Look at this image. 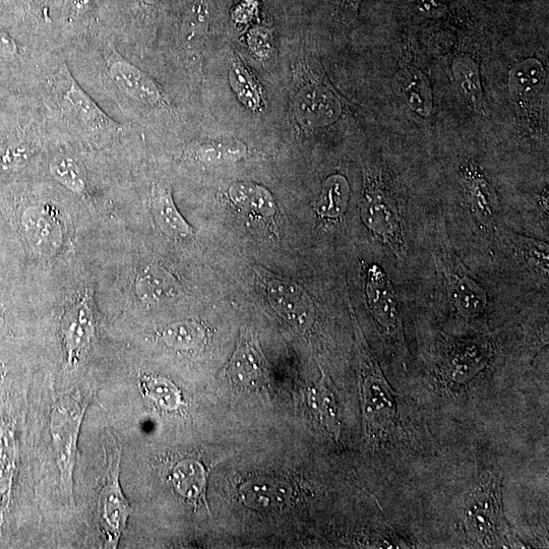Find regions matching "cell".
<instances>
[{
	"mask_svg": "<svg viewBox=\"0 0 549 549\" xmlns=\"http://www.w3.org/2000/svg\"><path fill=\"white\" fill-rule=\"evenodd\" d=\"M197 161L210 165L235 163L248 154V147L241 141L233 139L210 141L199 144L192 150Z\"/></svg>",
	"mask_w": 549,
	"mask_h": 549,
	"instance_id": "28",
	"label": "cell"
},
{
	"mask_svg": "<svg viewBox=\"0 0 549 549\" xmlns=\"http://www.w3.org/2000/svg\"><path fill=\"white\" fill-rule=\"evenodd\" d=\"M501 480L497 474L485 476L467 499L464 525L472 542L492 544L502 518Z\"/></svg>",
	"mask_w": 549,
	"mask_h": 549,
	"instance_id": "8",
	"label": "cell"
},
{
	"mask_svg": "<svg viewBox=\"0 0 549 549\" xmlns=\"http://www.w3.org/2000/svg\"><path fill=\"white\" fill-rule=\"evenodd\" d=\"M229 83L240 103L253 112L263 109L260 87L246 66L239 60L233 61L229 71Z\"/></svg>",
	"mask_w": 549,
	"mask_h": 549,
	"instance_id": "29",
	"label": "cell"
},
{
	"mask_svg": "<svg viewBox=\"0 0 549 549\" xmlns=\"http://www.w3.org/2000/svg\"><path fill=\"white\" fill-rule=\"evenodd\" d=\"M350 201V185L342 174H333L323 183L316 202V211L325 220L339 221L346 214Z\"/></svg>",
	"mask_w": 549,
	"mask_h": 549,
	"instance_id": "24",
	"label": "cell"
},
{
	"mask_svg": "<svg viewBox=\"0 0 549 549\" xmlns=\"http://www.w3.org/2000/svg\"><path fill=\"white\" fill-rule=\"evenodd\" d=\"M459 181L464 209L473 226L482 234H495L500 228L502 203L493 182L472 160L460 165Z\"/></svg>",
	"mask_w": 549,
	"mask_h": 549,
	"instance_id": "5",
	"label": "cell"
},
{
	"mask_svg": "<svg viewBox=\"0 0 549 549\" xmlns=\"http://www.w3.org/2000/svg\"><path fill=\"white\" fill-rule=\"evenodd\" d=\"M108 76L114 87L138 105L158 107L163 95L151 77L122 57H115L109 67Z\"/></svg>",
	"mask_w": 549,
	"mask_h": 549,
	"instance_id": "15",
	"label": "cell"
},
{
	"mask_svg": "<svg viewBox=\"0 0 549 549\" xmlns=\"http://www.w3.org/2000/svg\"><path fill=\"white\" fill-rule=\"evenodd\" d=\"M366 304L378 327L389 337L397 338L403 329L399 295L387 271L379 264H371L364 272Z\"/></svg>",
	"mask_w": 549,
	"mask_h": 549,
	"instance_id": "9",
	"label": "cell"
},
{
	"mask_svg": "<svg viewBox=\"0 0 549 549\" xmlns=\"http://www.w3.org/2000/svg\"><path fill=\"white\" fill-rule=\"evenodd\" d=\"M401 95L408 107L420 117L434 112V92L431 81L417 67L406 64L399 73Z\"/></svg>",
	"mask_w": 549,
	"mask_h": 549,
	"instance_id": "20",
	"label": "cell"
},
{
	"mask_svg": "<svg viewBox=\"0 0 549 549\" xmlns=\"http://www.w3.org/2000/svg\"><path fill=\"white\" fill-rule=\"evenodd\" d=\"M34 155L32 146L17 142L0 149V170L12 171L27 165Z\"/></svg>",
	"mask_w": 549,
	"mask_h": 549,
	"instance_id": "33",
	"label": "cell"
},
{
	"mask_svg": "<svg viewBox=\"0 0 549 549\" xmlns=\"http://www.w3.org/2000/svg\"><path fill=\"white\" fill-rule=\"evenodd\" d=\"M161 338L171 348L191 350L204 342L206 329L195 321H181L166 327Z\"/></svg>",
	"mask_w": 549,
	"mask_h": 549,
	"instance_id": "32",
	"label": "cell"
},
{
	"mask_svg": "<svg viewBox=\"0 0 549 549\" xmlns=\"http://www.w3.org/2000/svg\"><path fill=\"white\" fill-rule=\"evenodd\" d=\"M88 402L80 394L57 401L50 418V433L60 472L61 488L73 503L74 470L78 459V439Z\"/></svg>",
	"mask_w": 549,
	"mask_h": 549,
	"instance_id": "4",
	"label": "cell"
},
{
	"mask_svg": "<svg viewBox=\"0 0 549 549\" xmlns=\"http://www.w3.org/2000/svg\"><path fill=\"white\" fill-rule=\"evenodd\" d=\"M211 20L208 0H196L183 18L180 40L187 50H197L206 40Z\"/></svg>",
	"mask_w": 549,
	"mask_h": 549,
	"instance_id": "26",
	"label": "cell"
},
{
	"mask_svg": "<svg viewBox=\"0 0 549 549\" xmlns=\"http://www.w3.org/2000/svg\"><path fill=\"white\" fill-rule=\"evenodd\" d=\"M436 224L434 257L441 274L448 307L451 313L463 322H481L491 312L490 293L480 278L458 256L446 230Z\"/></svg>",
	"mask_w": 549,
	"mask_h": 549,
	"instance_id": "1",
	"label": "cell"
},
{
	"mask_svg": "<svg viewBox=\"0 0 549 549\" xmlns=\"http://www.w3.org/2000/svg\"><path fill=\"white\" fill-rule=\"evenodd\" d=\"M22 226L31 249L39 256H54L64 242L63 224L54 208L34 205L22 215Z\"/></svg>",
	"mask_w": 549,
	"mask_h": 549,
	"instance_id": "11",
	"label": "cell"
},
{
	"mask_svg": "<svg viewBox=\"0 0 549 549\" xmlns=\"http://www.w3.org/2000/svg\"><path fill=\"white\" fill-rule=\"evenodd\" d=\"M249 44L252 51L260 58H268L272 54V37L268 30L263 28L252 31L249 35Z\"/></svg>",
	"mask_w": 549,
	"mask_h": 549,
	"instance_id": "34",
	"label": "cell"
},
{
	"mask_svg": "<svg viewBox=\"0 0 549 549\" xmlns=\"http://www.w3.org/2000/svg\"><path fill=\"white\" fill-rule=\"evenodd\" d=\"M69 369H75L96 332L93 297L87 290L66 312L60 325Z\"/></svg>",
	"mask_w": 549,
	"mask_h": 549,
	"instance_id": "10",
	"label": "cell"
},
{
	"mask_svg": "<svg viewBox=\"0 0 549 549\" xmlns=\"http://www.w3.org/2000/svg\"><path fill=\"white\" fill-rule=\"evenodd\" d=\"M393 182L383 172L365 178L360 216L366 228L397 262L408 256L407 216Z\"/></svg>",
	"mask_w": 549,
	"mask_h": 549,
	"instance_id": "2",
	"label": "cell"
},
{
	"mask_svg": "<svg viewBox=\"0 0 549 549\" xmlns=\"http://www.w3.org/2000/svg\"><path fill=\"white\" fill-rule=\"evenodd\" d=\"M412 2L427 17L441 18L448 11L444 0H412Z\"/></svg>",
	"mask_w": 549,
	"mask_h": 549,
	"instance_id": "35",
	"label": "cell"
},
{
	"mask_svg": "<svg viewBox=\"0 0 549 549\" xmlns=\"http://www.w3.org/2000/svg\"><path fill=\"white\" fill-rule=\"evenodd\" d=\"M362 412L368 431L384 440L393 435L397 423V403L391 386L369 352H364Z\"/></svg>",
	"mask_w": 549,
	"mask_h": 549,
	"instance_id": "6",
	"label": "cell"
},
{
	"mask_svg": "<svg viewBox=\"0 0 549 549\" xmlns=\"http://www.w3.org/2000/svg\"><path fill=\"white\" fill-rule=\"evenodd\" d=\"M107 473L98 498L97 521L104 535V547L116 548L134 510L119 483L121 451L114 440L108 441Z\"/></svg>",
	"mask_w": 549,
	"mask_h": 549,
	"instance_id": "7",
	"label": "cell"
},
{
	"mask_svg": "<svg viewBox=\"0 0 549 549\" xmlns=\"http://www.w3.org/2000/svg\"><path fill=\"white\" fill-rule=\"evenodd\" d=\"M179 283L166 269L159 265H149L138 274L135 290L145 303H156L176 296Z\"/></svg>",
	"mask_w": 549,
	"mask_h": 549,
	"instance_id": "23",
	"label": "cell"
},
{
	"mask_svg": "<svg viewBox=\"0 0 549 549\" xmlns=\"http://www.w3.org/2000/svg\"><path fill=\"white\" fill-rule=\"evenodd\" d=\"M151 209L157 225L168 237L181 240L193 236L192 226L177 209L171 191L167 187L154 188Z\"/></svg>",
	"mask_w": 549,
	"mask_h": 549,
	"instance_id": "22",
	"label": "cell"
},
{
	"mask_svg": "<svg viewBox=\"0 0 549 549\" xmlns=\"http://www.w3.org/2000/svg\"><path fill=\"white\" fill-rule=\"evenodd\" d=\"M308 404L327 432L337 440L341 430L339 410L331 381L324 373L319 384L309 390Z\"/></svg>",
	"mask_w": 549,
	"mask_h": 549,
	"instance_id": "25",
	"label": "cell"
},
{
	"mask_svg": "<svg viewBox=\"0 0 549 549\" xmlns=\"http://www.w3.org/2000/svg\"><path fill=\"white\" fill-rule=\"evenodd\" d=\"M240 500L244 506L259 512L284 509L292 500L291 486L268 477L250 479L239 487Z\"/></svg>",
	"mask_w": 549,
	"mask_h": 549,
	"instance_id": "16",
	"label": "cell"
},
{
	"mask_svg": "<svg viewBox=\"0 0 549 549\" xmlns=\"http://www.w3.org/2000/svg\"><path fill=\"white\" fill-rule=\"evenodd\" d=\"M52 177L66 189L78 196L88 191L89 181L86 167L76 157L68 154L56 155L49 164Z\"/></svg>",
	"mask_w": 549,
	"mask_h": 549,
	"instance_id": "27",
	"label": "cell"
},
{
	"mask_svg": "<svg viewBox=\"0 0 549 549\" xmlns=\"http://www.w3.org/2000/svg\"><path fill=\"white\" fill-rule=\"evenodd\" d=\"M143 395L164 411H175L183 405L182 394L177 386L163 377L144 376L141 380Z\"/></svg>",
	"mask_w": 549,
	"mask_h": 549,
	"instance_id": "31",
	"label": "cell"
},
{
	"mask_svg": "<svg viewBox=\"0 0 549 549\" xmlns=\"http://www.w3.org/2000/svg\"><path fill=\"white\" fill-rule=\"evenodd\" d=\"M267 296L272 308L291 326L307 330L313 325L316 309L309 294L301 287L272 279L267 285Z\"/></svg>",
	"mask_w": 549,
	"mask_h": 549,
	"instance_id": "12",
	"label": "cell"
},
{
	"mask_svg": "<svg viewBox=\"0 0 549 549\" xmlns=\"http://www.w3.org/2000/svg\"><path fill=\"white\" fill-rule=\"evenodd\" d=\"M362 0H341L342 11L347 19H355Z\"/></svg>",
	"mask_w": 549,
	"mask_h": 549,
	"instance_id": "36",
	"label": "cell"
},
{
	"mask_svg": "<svg viewBox=\"0 0 549 549\" xmlns=\"http://www.w3.org/2000/svg\"><path fill=\"white\" fill-rule=\"evenodd\" d=\"M171 483L176 493L195 506L208 507L206 492L208 473L200 461L185 459L179 461L171 473Z\"/></svg>",
	"mask_w": 549,
	"mask_h": 549,
	"instance_id": "21",
	"label": "cell"
},
{
	"mask_svg": "<svg viewBox=\"0 0 549 549\" xmlns=\"http://www.w3.org/2000/svg\"><path fill=\"white\" fill-rule=\"evenodd\" d=\"M547 71L538 58L528 57L515 64L508 77L511 102L521 112L529 114L547 91Z\"/></svg>",
	"mask_w": 549,
	"mask_h": 549,
	"instance_id": "13",
	"label": "cell"
},
{
	"mask_svg": "<svg viewBox=\"0 0 549 549\" xmlns=\"http://www.w3.org/2000/svg\"><path fill=\"white\" fill-rule=\"evenodd\" d=\"M66 89L64 99L75 116L92 132L114 131L118 125L98 106L89 94L65 70Z\"/></svg>",
	"mask_w": 549,
	"mask_h": 549,
	"instance_id": "18",
	"label": "cell"
},
{
	"mask_svg": "<svg viewBox=\"0 0 549 549\" xmlns=\"http://www.w3.org/2000/svg\"><path fill=\"white\" fill-rule=\"evenodd\" d=\"M147 4H156L159 0H144Z\"/></svg>",
	"mask_w": 549,
	"mask_h": 549,
	"instance_id": "37",
	"label": "cell"
},
{
	"mask_svg": "<svg viewBox=\"0 0 549 549\" xmlns=\"http://www.w3.org/2000/svg\"><path fill=\"white\" fill-rule=\"evenodd\" d=\"M452 74L457 90L468 106L479 115L487 116L478 59L468 52L457 54L452 61Z\"/></svg>",
	"mask_w": 549,
	"mask_h": 549,
	"instance_id": "17",
	"label": "cell"
},
{
	"mask_svg": "<svg viewBox=\"0 0 549 549\" xmlns=\"http://www.w3.org/2000/svg\"><path fill=\"white\" fill-rule=\"evenodd\" d=\"M227 374L239 387H260L267 374V364L262 351L251 343L239 344L228 364Z\"/></svg>",
	"mask_w": 549,
	"mask_h": 549,
	"instance_id": "19",
	"label": "cell"
},
{
	"mask_svg": "<svg viewBox=\"0 0 549 549\" xmlns=\"http://www.w3.org/2000/svg\"><path fill=\"white\" fill-rule=\"evenodd\" d=\"M499 241L511 251L515 263L537 283L548 288L549 249L547 241L499 228Z\"/></svg>",
	"mask_w": 549,
	"mask_h": 549,
	"instance_id": "14",
	"label": "cell"
},
{
	"mask_svg": "<svg viewBox=\"0 0 549 549\" xmlns=\"http://www.w3.org/2000/svg\"><path fill=\"white\" fill-rule=\"evenodd\" d=\"M436 370L448 386H467L479 377L492 362L496 347L488 337L451 338L439 343Z\"/></svg>",
	"mask_w": 549,
	"mask_h": 549,
	"instance_id": "3",
	"label": "cell"
},
{
	"mask_svg": "<svg viewBox=\"0 0 549 549\" xmlns=\"http://www.w3.org/2000/svg\"><path fill=\"white\" fill-rule=\"evenodd\" d=\"M232 202L261 217H272L276 213V204L272 195L261 186H235L230 191Z\"/></svg>",
	"mask_w": 549,
	"mask_h": 549,
	"instance_id": "30",
	"label": "cell"
}]
</instances>
